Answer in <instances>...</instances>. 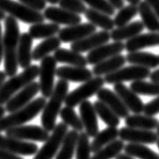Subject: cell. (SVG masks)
<instances>
[{
    "instance_id": "cell-32",
    "label": "cell",
    "mask_w": 159,
    "mask_h": 159,
    "mask_svg": "<svg viewBox=\"0 0 159 159\" xmlns=\"http://www.w3.org/2000/svg\"><path fill=\"white\" fill-rule=\"evenodd\" d=\"M61 43L62 42L60 41V39L56 36L45 39L33 51V60L41 61L43 58L48 56L50 53L55 52L57 49H59Z\"/></svg>"
},
{
    "instance_id": "cell-5",
    "label": "cell",
    "mask_w": 159,
    "mask_h": 159,
    "mask_svg": "<svg viewBox=\"0 0 159 159\" xmlns=\"http://www.w3.org/2000/svg\"><path fill=\"white\" fill-rule=\"evenodd\" d=\"M0 9L5 13L18 19L25 24L34 25L39 22H44L45 17L41 11L34 10L30 8L24 3L14 1V0H0Z\"/></svg>"
},
{
    "instance_id": "cell-36",
    "label": "cell",
    "mask_w": 159,
    "mask_h": 159,
    "mask_svg": "<svg viewBox=\"0 0 159 159\" xmlns=\"http://www.w3.org/2000/svg\"><path fill=\"white\" fill-rule=\"evenodd\" d=\"M93 107L98 116L107 127H118L120 125V117H118L106 103L98 99L93 103Z\"/></svg>"
},
{
    "instance_id": "cell-43",
    "label": "cell",
    "mask_w": 159,
    "mask_h": 159,
    "mask_svg": "<svg viewBox=\"0 0 159 159\" xmlns=\"http://www.w3.org/2000/svg\"><path fill=\"white\" fill-rule=\"evenodd\" d=\"M81 1L84 4L89 5L90 8L102 11V12L111 15V16L115 14L116 9L108 3L107 0H81Z\"/></svg>"
},
{
    "instance_id": "cell-1",
    "label": "cell",
    "mask_w": 159,
    "mask_h": 159,
    "mask_svg": "<svg viewBox=\"0 0 159 159\" xmlns=\"http://www.w3.org/2000/svg\"><path fill=\"white\" fill-rule=\"evenodd\" d=\"M20 30L17 19L12 16L4 18V34H3V58H4V71L7 76L16 74L18 69L17 47Z\"/></svg>"
},
{
    "instance_id": "cell-25",
    "label": "cell",
    "mask_w": 159,
    "mask_h": 159,
    "mask_svg": "<svg viewBox=\"0 0 159 159\" xmlns=\"http://www.w3.org/2000/svg\"><path fill=\"white\" fill-rule=\"evenodd\" d=\"M143 30H144V25H143L142 21L137 20L111 30V39L114 42H123L126 40L128 41L129 39H132L137 34H141Z\"/></svg>"
},
{
    "instance_id": "cell-28",
    "label": "cell",
    "mask_w": 159,
    "mask_h": 159,
    "mask_svg": "<svg viewBox=\"0 0 159 159\" xmlns=\"http://www.w3.org/2000/svg\"><path fill=\"white\" fill-rule=\"evenodd\" d=\"M126 57V61L129 62L132 65H139L146 68H156L159 66L158 56L154 55L152 53L136 51L128 53Z\"/></svg>"
},
{
    "instance_id": "cell-33",
    "label": "cell",
    "mask_w": 159,
    "mask_h": 159,
    "mask_svg": "<svg viewBox=\"0 0 159 159\" xmlns=\"http://www.w3.org/2000/svg\"><path fill=\"white\" fill-rule=\"evenodd\" d=\"M119 137V130L117 127H107L102 131L98 132L95 137H93V141L90 143L91 152H98L103 146L107 145L108 143L112 142Z\"/></svg>"
},
{
    "instance_id": "cell-26",
    "label": "cell",
    "mask_w": 159,
    "mask_h": 159,
    "mask_svg": "<svg viewBox=\"0 0 159 159\" xmlns=\"http://www.w3.org/2000/svg\"><path fill=\"white\" fill-rule=\"evenodd\" d=\"M54 58L59 63L68 64L70 66H78V67H86V57H83L81 53L75 52L68 49H57L54 53Z\"/></svg>"
},
{
    "instance_id": "cell-24",
    "label": "cell",
    "mask_w": 159,
    "mask_h": 159,
    "mask_svg": "<svg viewBox=\"0 0 159 159\" xmlns=\"http://www.w3.org/2000/svg\"><path fill=\"white\" fill-rule=\"evenodd\" d=\"M126 57L122 54H118L116 56L103 60L99 63L95 64L92 69V73L95 76H102L117 71L118 69L122 68L126 63Z\"/></svg>"
},
{
    "instance_id": "cell-14",
    "label": "cell",
    "mask_w": 159,
    "mask_h": 159,
    "mask_svg": "<svg viewBox=\"0 0 159 159\" xmlns=\"http://www.w3.org/2000/svg\"><path fill=\"white\" fill-rule=\"evenodd\" d=\"M124 50H125V44H123V42L107 43L88 52L86 56L87 64L95 65L107 58L122 54Z\"/></svg>"
},
{
    "instance_id": "cell-27",
    "label": "cell",
    "mask_w": 159,
    "mask_h": 159,
    "mask_svg": "<svg viewBox=\"0 0 159 159\" xmlns=\"http://www.w3.org/2000/svg\"><path fill=\"white\" fill-rule=\"evenodd\" d=\"M84 15L90 24L95 26H98V28L102 29L103 30L111 32L115 28L114 19L111 17V15L104 13L102 11L96 10L93 8H86Z\"/></svg>"
},
{
    "instance_id": "cell-49",
    "label": "cell",
    "mask_w": 159,
    "mask_h": 159,
    "mask_svg": "<svg viewBox=\"0 0 159 159\" xmlns=\"http://www.w3.org/2000/svg\"><path fill=\"white\" fill-rule=\"evenodd\" d=\"M3 58V34H2V29L1 25H0V63Z\"/></svg>"
},
{
    "instance_id": "cell-37",
    "label": "cell",
    "mask_w": 159,
    "mask_h": 159,
    "mask_svg": "<svg viewBox=\"0 0 159 159\" xmlns=\"http://www.w3.org/2000/svg\"><path fill=\"white\" fill-rule=\"evenodd\" d=\"M124 141L123 140H114L112 142L108 143L107 145L103 146L102 149H99L98 152H95L94 155L90 159H112L116 158L117 155L124 150Z\"/></svg>"
},
{
    "instance_id": "cell-38",
    "label": "cell",
    "mask_w": 159,
    "mask_h": 159,
    "mask_svg": "<svg viewBox=\"0 0 159 159\" xmlns=\"http://www.w3.org/2000/svg\"><path fill=\"white\" fill-rule=\"evenodd\" d=\"M60 118L66 125L71 127L73 130L77 132H82L83 131V124L81 122V119L78 115L76 114L74 111V107H64L61 108L60 111Z\"/></svg>"
},
{
    "instance_id": "cell-12",
    "label": "cell",
    "mask_w": 159,
    "mask_h": 159,
    "mask_svg": "<svg viewBox=\"0 0 159 159\" xmlns=\"http://www.w3.org/2000/svg\"><path fill=\"white\" fill-rule=\"evenodd\" d=\"M0 149L9 151L11 153L17 155L30 156L38 152V145L32 142H26L25 140H19L16 138L3 136L0 133Z\"/></svg>"
},
{
    "instance_id": "cell-19",
    "label": "cell",
    "mask_w": 159,
    "mask_h": 159,
    "mask_svg": "<svg viewBox=\"0 0 159 159\" xmlns=\"http://www.w3.org/2000/svg\"><path fill=\"white\" fill-rule=\"evenodd\" d=\"M114 91L117 93L122 102L125 103L130 111L134 114H141L144 110V103L139 95L132 90L131 88L127 87L124 83L114 84Z\"/></svg>"
},
{
    "instance_id": "cell-56",
    "label": "cell",
    "mask_w": 159,
    "mask_h": 159,
    "mask_svg": "<svg viewBox=\"0 0 159 159\" xmlns=\"http://www.w3.org/2000/svg\"><path fill=\"white\" fill-rule=\"evenodd\" d=\"M45 1L51 3V4H57V3H59L60 0H45Z\"/></svg>"
},
{
    "instance_id": "cell-39",
    "label": "cell",
    "mask_w": 159,
    "mask_h": 159,
    "mask_svg": "<svg viewBox=\"0 0 159 159\" xmlns=\"http://www.w3.org/2000/svg\"><path fill=\"white\" fill-rule=\"evenodd\" d=\"M130 88L138 95H159V82H154V81L147 82L144 79L136 80L131 83Z\"/></svg>"
},
{
    "instance_id": "cell-46",
    "label": "cell",
    "mask_w": 159,
    "mask_h": 159,
    "mask_svg": "<svg viewBox=\"0 0 159 159\" xmlns=\"http://www.w3.org/2000/svg\"><path fill=\"white\" fill-rule=\"evenodd\" d=\"M0 159H22L19 156H17V154L11 153L9 151L0 149Z\"/></svg>"
},
{
    "instance_id": "cell-51",
    "label": "cell",
    "mask_w": 159,
    "mask_h": 159,
    "mask_svg": "<svg viewBox=\"0 0 159 159\" xmlns=\"http://www.w3.org/2000/svg\"><path fill=\"white\" fill-rule=\"evenodd\" d=\"M6 73L5 71H0V88L2 87V85L4 84V82L6 81Z\"/></svg>"
},
{
    "instance_id": "cell-10",
    "label": "cell",
    "mask_w": 159,
    "mask_h": 159,
    "mask_svg": "<svg viewBox=\"0 0 159 159\" xmlns=\"http://www.w3.org/2000/svg\"><path fill=\"white\" fill-rule=\"evenodd\" d=\"M6 136L16 138L25 141H34V142H46L49 138V132L43 127L36 125H21L7 129Z\"/></svg>"
},
{
    "instance_id": "cell-22",
    "label": "cell",
    "mask_w": 159,
    "mask_h": 159,
    "mask_svg": "<svg viewBox=\"0 0 159 159\" xmlns=\"http://www.w3.org/2000/svg\"><path fill=\"white\" fill-rule=\"evenodd\" d=\"M155 46H159V33L150 32L148 34H139L129 39L125 44V50L130 53Z\"/></svg>"
},
{
    "instance_id": "cell-3",
    "label": "cell",
    "mask_w": 159,
    "mask_h": 159,
    "mask_svg": "<svg viewBox=\"0 0 159 159\" xmlns=\"http://www.w3.org/2000/svg\"><path fill=\"white\" fill-rule=\"evenodd\" d=\"M46 102H46L44 96L32 100L24 107L19 108L13 112H10V115L6 116V117L1 118L0 119V133L6 131L9 128L25 125V123L34 119L43 111Z\"/></svg>"
},
{
    "instance_id": "cell-52",
    "label": "cell",
    "mask_w": 159,
    "mask_h": 159,
    "mask_svg": "<svg viewBox=\"0 0 159 159\" xmlns=\"http://www.w3.org/2000/svg\"><path fill=\"white\" fill-rule=\"evenodd\" d=\"M116 159H133V158H132L131 156H129V155H127L126 153H124V154L120 153L119 155L116 156Z\"/></svg>"
},
{
    "instance_id": "cell-44",
    "label": "cell",
    "mask_w": 159,
    "mask_h": 159,
    "mask_svg": "<svg viewBox=\"0 0 159 159\" xmlns=\"http://www.w3.org/2000/svg\"><path fill=\"white\" fill-rule=\"evenodd\" d=\"M143 112L147 116H152V117L159 114V95H157L156 98L151 100L148 103L144 104Z\"/></svg>"
},
{
    "instance_id": "cell-54",
    "label": "cell",
    "mask_w": 159,
    "mask_h": 159,
    "mask_svg": "<svg viewBox=\"0 0 159 159\" xmlns=\"http://www.w3.org/2000/svg\"><path fill=\"white\" fill-rule=\"evenodd\" d=\"M126 1L129 2V4H133V5H138L140 3L141 0H126Z\"/></svg>"
},
{
    "instance_id": "cell-48",
    "label": "cell",
    "mask_w": 159,
    "mask_h": 159,
    "mask_svg": "<svg viewBox=\"0 0 159 159\" xmlns=\"http://www.w3.org/2000/svg\"><path fill=\"white\" fill-rule=\"evenodd\" d=\"M108 3L114 7L115 9H121L122 7H124V0H107Z\"/></svg>"
},
{
    "instance_id": "cell-16",
    "label": "cell",
    "mask_w": 159,
    "mask_h": 159,
    "mask_svg": "<svg viewBox=\"0 0 159 159\" xmlns=\"http://www.w3.org/2000/svg\"><path fill=\"white\" fill-rule=\"evenodd\" d=\"M111 40V34L107 30H102V32H94L93 34L81 39L79 41L71 43L70 49L75 52L83 53L89 52L91 50L99 47Z\"/></svg>"
},
{
    "instance_id": "cell-13",
    "label": "cell",
    "mask_w": 159,
    "mask_h": 159,
    "mask_svg": "<svg viewBox=\"0 0 159 159\" xmlns=\"http://www.w3.org/2000/svg\"><path fill=\"white\" fill-rule=\"evenodd\" d=\"M119 137L123 141L140 144H155L159 138L157 133L153 132V130H143L131 127H125L119 130Z\"/></svg>"
},
{
    "instance_id": "cell-40",
    "label": "cell",
    "mask_w": 159,
    "mask_h": 159,
    "mask_svg": "<svg viewBox=\"0 0 159 159\" xmlns=\"http://www.w3.org/2000/svg\"><path fill=\"white\" fill-rule=\"evenodd\" d=\"M138 14V6L129 4L128 6H124L121 9H119V12L116 14L114 18L115 26L120 28V26L126 25L130 24V21L133 19L136 15Z\"/></svg>"
},
{
    "instance_id": "cell-45",
    "label": "cell",
    "mask_w": 159,
    "mask_h": 159,
    "mask_svg": "<svg viewBox=\"0 0 159 159\" xmlns=\"http://www.w3.org/2000/svg\"><path fill=\"white\" fill-rule=\"evenodd\" d=\"M19 2L24 3L30 8L37 11H42L46 8V1L45 0H18Z\"/></svg>"
},
{
    "instance_id": "cell-21",
    "label": "cell",
    "mask_w": 159,
    "mask_h": 159,
    "mask_svg": "<svg viewBox=\"0 0 159 159\" xmlns=\"http://www.w3.org/2000/svg\"><path fill=\"white\" fill-rule=\"evenodd\" d=\"M56 75L60 79L71 82H85L92 78L91 70L86 67H78V66H61L56 70Z\"/></svg>"
},
{
    "instance_id": "cell-34",
    "label": "cell",
    "mask_w": 159,
    "mask_h": 159,
    "mask_svg": "<svg viewBox=\"0 0 159 159\" xmlns=\"http://www.w3.org/2000/svg\"><path fill=\"white\" fill-rule=\"evenodd\" d=\"M60 30V25L54 22H51V24L39 22V24H34L30 26L29 34L33 39H47L56 36Z\"/></svg>"
},
{
    "instance_id": "cell-9",
    "label": "cell",
    "mask_w": 159,
    "mask_h": 159,
    "mask_svg": "<svg viewBox=\"0 0 159 159\" xmlns=\"http://www.w3.org/2000/svg\"><path fill=\"white\" fill-rule=\"evenodd\" d=\"M67 132L68 126L64 122L57 124L56 127L54 128L52 135L49 136L47 141L40 150H38L33 159H53L59 151Z\"/></svg>"
},
{
    "instance_id": "cell-7",
    "label": "cell",
    "mask_w": 159,
    "mask_h": 159,
    "mask_svg": "<svg viewBox=\"0 0 159 159\" xmlns=\"http://www.w3.org/2000/svg\"><path fill=\"white\" fill-rule=\"evenodd\" d=\"M150 69L139 65H132L122 67L117 71L104 75V82L107 84L123 83L127 81H136L146 79L150 75Z\"/></svg>"
},
{
    "instance_id": "cell-29",
    "label": "cell",
    "mask_w": 159,
    "mask_h": 159,
    "mask_svg": "<svg viewBox=\"0 0 159 159\" xmlns=\"http://www.w3.org/2000/svg\"><path fill=\"white\" fill-rule=\"evenodd\" d=\"M138 6V13L140 14L142 24L149 32H158L159 18L146 1H140Z\"/></svg>"
},
{
    "instance_id": "cell-53",
    "label": "cell",
    "mask_w": 159,
    "mask_h": 159,
    "mask_svg": "<svg viewBox=\"0 0 159 159\" xmlns=\"http://www.w3.org/2000/svg\"><path fill=\"white\" fill-rule=\"evenodd\" d=\"M5 111H6L5 107H3V106H1V104H0V119L4 117V115H5Z\"/></svg>"
},
{
    "instance_id": "cell-4",
    "label": "cell",
    "mask_w": 159,
    "mask_h": 159,
    "mask_svg": "<svg viewBox=\"0 0 159 159\" xmlns=\"http://www.w3.org/2000/svg\"><path fill=\"white\" fill-rule=\"evenodd\" d=\"M39 72H40V67L38 65H30L25 68L24 71L19 74L11 76L0 88V104L1 106L5 104L16 92L33 82L39 76Z\"/></svg>"
},
{
    "instance_id": "cell-47",
    "label": "cell",
    "mask_w": 159,
    "mask_h": 159,
    "mask_svg": "<svg viewBox=\"0 0 159 159\" xmlns=\"http://www.w3.org/2000/svg\"><path fill=\"white\" fill-rule=\"evenodd\" d=\"M159 18V0H145Z\"/></svg>"
},
{
    "instance_id": "cell-35",
    "label": "cell",
    "mask_w": 159,
    "mask_h": 159,
    "mask_svg": "<svg viewBox=\"0 0 159 159\" xmlns=\"http://www.w3.org/2000/svg\"><path fill=\"white\" fill-rule=\"evenodd\" d=\"M124 151L129 156L139 159H159V155L156 152L140 143H129L124 147Z\"/></svg>"
},
{
    "instance_id": "cell-30",
    "label": "cell",
    "mask_w": 159,
    "mask_h": 159,
    "mask_svg": "<svg viewBox=\"0 0 159 159\" xmlns=\"http://www.w3.org/2000/svg\"><path fill=\"white\" fill-rule=\"evenodd\" d=\"M125 123L127 127L137 128V129L143 130H154L157 128L159 122L156 118L152 117V116L134 114L126 117Z\"/></svg>"
},
{
    "instance_id": "cell-23",
    "label": "cell",
    "mask_w": 159,
    "mask_h": 159,
    "mask_svg": "<svg viewBox=\"0 0 159 159\" xmlns=\"http://www.w3.org/2000/svg\"><path fill=\"white\" fill-rule=\"evenodd\" d=\"M33 38L29 33L20 34L17 47V63L25 69L32 65L33 61Z\"/></svg>"
},
{
    "instance_id": "cell-8",
    "label": "cell",
    "mask_w": 159,
    "mask_h": 159,
    "mask_svg": "<svg viewBox=\"0 0 159 159\" xmlns=\"http://www.w3.org/2000/svg\"><path fill=\"white\" fill-rule=\"evenodd\" d=\"M40 72V91L42 96L45 98H49L51 95L54 86H55V76H56V70H57V61L53 56H46L41 60Z\"/></svg>"
},
{
    "instance_id": "cell-42",
    "label": "cell",
    "mask_w": 159,
    "mask_h": 159,
    "mask_svg": "<svg viewBox=\"0 0 159 159\" xmlns=\"http://www.w3.org/2000/svg\"><path fill=\"white\" fill-rule=\"evenodd\" d=\"M58 4L61 8L77 14H82L86 10V6L81 0H60Z\"/></svg>"
},
{
    "instance_id": "cell-20",
    "label": "cell",
    "mask_w": 159,
    "mask_h": 159,
    "mask_svg": "<svg viewBox=\"0 0 159 159\" xmlns=\"http://www.w3.org/2000/svg\"><path fill=\"white\" fill-rule=\"evenodd\" d=\"M98 99L106 103L107 106L114 111L116 115L121 118H126L129 116L130 111L128 110V107L125 106V103L122 102V99L120 98V96L116 93L115 91L111 90L108 88H100L96 93Z\"/></svg>"
},
{
    "instance_id": "cell-59",
    "label": "cell",
    "mask_w": 159,
    "mask_h": 159,
    "mask_svg": "<svg viewBox=\"0 0 159 159\" xmlns=\"http://www.w3.org/2000/svg\"><path fill=\"white\" fill-rule=\"evenodd\" d=\"M158 60H159V56H158Z\"/></svg>"
},
{
    "instance_id": "cell-11",
    "label": "cell",
    "mask_w": 159,
    "mask_h": 159,
    "mask_svg": "<svg viewBox=\"0 0 159 159\" xmlns=\"http://www.w3.org/2000/svg\"><path fill=\"white\" fill-rule=\"evenodd\" d=\"M40 91V85L39 82H30L18 92H16L12 98H10L9 100L5 103V110L8 112H13L19 108L24 107L28 103L33 100V98L38 94Z\"/></svg>"
},
{
    "instance_id": "cell-18",
    "label": "cell",
    "mask_w": 159,
    "mask_h": 159,
    "mask_svg": "<svg viewBox=\"0 0 159 159\" xmlns=\"http://www.w3.org/2000/svg\"><path fill=\"white\" fill-rule=\"evenodd\" d=\"M79 112L85 133L89 136V138L95 137L98 133V122L93 103H91L88 99L84 100L79 104Z\"/></svg>"
},
{
    "instance_id": "cell-41",
    "label": "cell",
    "mask_w": 159,
    "mask_h": 159,
    "mask_svg": "<svg viewBox=\"0 0 159 159\" xmlns=\"http://www.w3.org/2000/svg\"><path fill=\"white\" fill-rule=\"evenodd\" d=\"M76 159H90L91 146L89 143V136L85 132H80L76 144Z\"/></svg>"
},
{
    "instance_id": "cell-50",
    "label": "cell",
    "mask_w": 159,
    "mask_h": 159,
    "mask_svg": "<svg viewBox=\"0 0 159 159\" xmlns=\"http://www.w3.org/2000/svg\"><path fill=\"white\" fill-rule=\"evenodd\" d=\"M149 77H150L151 81H154V82H159V69L155 70L152 73H150Z\"/></svg>"
},
{
    "instance_id": "cell-17",
    "label": "cell",
    "mask_w": 159,
    "mask_h": 159,
    "mask_svg": "<svg viewBox=\"0 0 159 159\" xmlns=\"http://www.w3.org/2000/svg\"><path fill=\"white\" fill-rule=\"evenodd\" d=\"M44 17L51 22L63 25H74L81 22L80 14L73 13L71 11L61 8V7L50 6L44 9Z\"/></svg>"
},
{
    "instance_id": "cell-58",
    "label": "cell",
    "mask_w": 159,
    "mask_h": 159,
    "mask_svg": "<svg viewBox=\"0 0 159 159\" xmlns=\"http://www.w3.org/2000/svg\"><path fill=\"white\" fill-rule=\"evenodd\" d=\"M156 144H157V147H158V149H159V138H158V140L156 142Z\"/></svg>"
},
{
    "instance_id": "cell-31",
    "label": "cell",
    "mask_w": 159,
    "mask_h": 159,
    "mask_svg": "<svg viewBox=\"0 0 159 159\" xmlns=\"http://www.w3.org/2000/svg\"><path fill=\"white\" fill-rule=\"evenodd\" d=\"M79 133L75 130L68 131L63 139L59 152L57 153L56 159H72L75 153L77 140Z\"/></svg>"
},
{
    "instance_id": "cell-6",
    "label": "cell",
    "mask_w": 159,
    "mask_h": 159,
    "mask_svg": "<svg viewBox=\"0 0 159 159\" xmlns=\"http://www.w3.org/2000/svg\"><path fill=\"white\" fill-rule=\"evenodd\" d=\"M104 83L106 82H104V79L102 76L92 77L91 79L85 81L79 87H77L70 93H68L64 102L65 104L71 107L79 106L84 100H87L91 96L98 93L99 89L103 87Z\"/></svg>"
},
{
    "instance_id": "cell-15",
    "label": "cell",
    "mask_w": 159,
    "mask_h": 159,
    "mask_svg": "<svg viewBox=\"0 0 159 159\" xmlns=\"http://www.w3.org/2000/svg\"><path fill=\"white\" fill-rule=\"evenodd\" d=\"M96 32V26L90 22H80L74 25H68L61 29L58 33V38L62 43H73L89 36Z\"/></svg>"
},
{
    "instance_id": "cell-57",
    "label": "cell",
    "mask_w": 159,
    "mask_h": 159,
    "mask_svg": "<svg viewBox=\"0 0 159 159\" xmlns=\"http://www.w3.org/2000/svg\"><path fill=\"white\" fill-rule=\"evenodd\" d=\"M156 129H157V132H156V133H157L158 137H159V123H158V126H157V128H156Z\"/></svg>"
},
{
    "instance_id": "cell-55",
    "label": "cell",
    "mask_w": 159,
    "mask_h": 159,
    "mask_svg": "<svg viewBox=\"0 0 159 159\" xmlns=\"http://www.w3.org/2000/svg\"><path fill=\"white\" fill-rule=\"evenodd\" d=\"M6 17V15H5V12L4 11H2L1 9H0V21L1 20H4V18Z\"/></svg>"
},
{
    "instance_id": "cell-2",
    "label": "cell",
    "mask_w": 159,
    "mask_h": 159,
    "mask_svg": "<svg viewBox=\"0 0 159 159\" xmlns=\"http://www.w3.org/2000/svg\"><path fill=\"white\" fill-rule=\"evenodd\" d=\"M68 81L60 79L54 86L52 93L49 96L48 102H46L43 108L41 117L42 127L48 132L53 131L57 125V117L59 116L62 104L68 94Z\"/></svg>"
},
{
    "instance_id": "cell-60",
    "label": "cell",
    "mask_w": 159,
    "mask_h": 159,
    "mask_svg": "<svg viewBox=\"0 0 159 159\" xmlns=\"http://www.w3.org/2000/svg\"><path fill=\"white\" fill-rule=\"evenodd\" d=\"M158 33H159V30H158Z\"/></svg>"
}]
</instances>
